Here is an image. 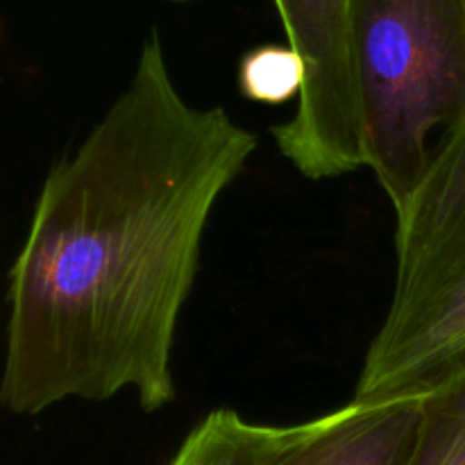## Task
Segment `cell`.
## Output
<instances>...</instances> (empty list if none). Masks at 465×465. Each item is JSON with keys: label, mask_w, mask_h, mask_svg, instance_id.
<instances>
[{"label": "cell", "mask_w": 465, "mask_h": 465, "mask_svg": "<svg viewBox=\"0 0 465 465\" xmlns=\"http://www.w3.org/2000/svg\"><path fill=\"white\" fill-rule=\"evenodd\" d=\"M257 150L223 107L189 103L157 35L86 139L50 168L9 275L0 404L36 416L132 391L175 402L173 345L218 198Z\"/></svg>", "instance_id": "cell-1"}, {"label": "cell", "mask_w": 465, "mask_h": 465, "mask_svg": "<svg viewBox=\"0 0 465 465\" xmlns=\"http://www.w3.org/2000/svg\"><path fill=\"white\" fill-rule=\"evenodd\" d=\"M350 50L363 166L398 216L465 125V0H354Z\"/></svg>", "instance_id": "cell-2"}, {"label": "cell", "mask_w": 465, "mask_h": 465, "mask_svg": "<svg viewBox=\"0 0 465 465\" xmlns=\"http://www.w3.org/2000/svg\"><path fill=\"white\" fill-rule=\"evenodd\" d=\"M395 221L393 295L352 400L418 393L465 359V125Z\"/></svg>", "instance_id": "cell-3"}, {"label": "cell", "mask_w": 465, "mask_h": 465, "mask_svg": "<svg viewBox=\"0 0 465 465\" xmlns=\"http://www.w3.org/2000/svg\"><path fill=\"white\" fill-rule=\"evenodd\" d=\"M354 0H275L289 45L304 64L295 114L272 127L280 153L309 180H331L363 166L354 94Z\"/></svg>", "instance_id": "cell-4"}, {"label": "cell", "mask_w": 465, "mask_h": 465, "mask_svg": "<svg viewBox=\"0 0 465 465\" xmlns=\"http://www.w3.org/2000/svg\"><path fill=\"white\" fill-rule=\"evenodd\" d=\"M420 416V391L352 400L336 411L280 427L259 465H404Z\"/></svg>", "instance_id": "cell-5"}, {"label": "cell", "mask_w": 465, "mask_h": 465, "mask_svg": "<svg viewBox=\"0 0 465 465\" xmlns=\"http://www.w3.org/2000/svg\"><path fill=\"white\" fill-rule=\"evenodd\" d=\"M404 465H465V359L420 391V416Z\"/></svg>", "instance_id": "cell-6"}, {"label": "cell", "mask_w": 465, "mask_h": 465, "mask_svg": "<svg viewBox=\"0 0 465 465\" xmlns=\"http://www.w3.org/2000/svg\"><path fill=\"white\" fill-rule=\"evenodd\" d=\"M280 427L257 425L230 409L207 413L168 465H259Z\"/></svg>", "instance_id": "cell-7"}, {"label": "cell", "mask_w": 465, "mask_h": 465, "mask_svg": "<svg viewBox=\"0 0 465 465\" xmlns=\"http://www.w3.org/2000/svg\"><path fill=\"white\" fill-rule=\"evenodd\" d=\"M304 64L291 45H259L248 50L239 66V89L252 103L284 104L300 98Z\"/></svg>", "instance_id": "cell-8"}]
</instances>
